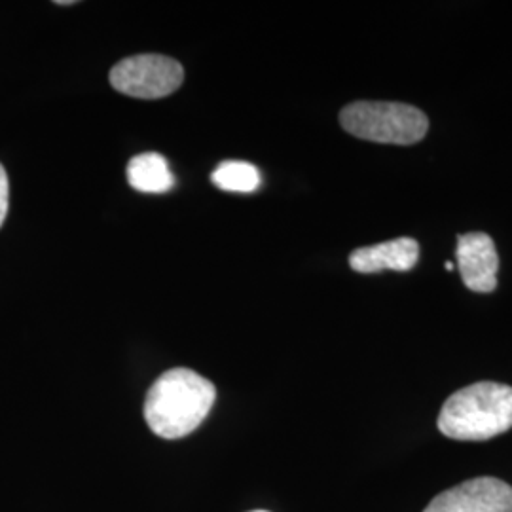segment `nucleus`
<instances>
[{
  "label": "nucleus",
  "mask_w": 512,
  "mask_h": 512,
  "mask_svg": "<svg viewBox=\"0 0 512 512\" xmlns=\"http://www.w3.org/2000/svg\"><path fill=\"white\" fill-rule=\"evenodd\" d=\"M215 399L217 389L207 378L190 368H171L148 389L143 412L154 435L183 439L202 425Z\"/></svg>",
  "instance_id": "1"
},
{
  "label": "nucleus",
  "mask_w": 512,
  "mask_h": 512,
  "mask_svg": "<svg viewBox=\"0 0 512 512\" xmlns=\"http://www.w3.org/2000/svg\"><path fill=\"white\" fill-rule=\"evenodd\" d=\"M440 433L454 440H488L512 429V387L478 382L456 391L440 410Z\"/></svg>",
  "instance_id": "2"
},
{
  "label": "nucleus",
  "mask_w": 512,
  "mask_h": 512,
  "mask_svg": "<svg viewBox=\"0 0 512 512\" xmlns=\"http://www.w3.org/2000/svg\"><path fill=\"white\" fill-rule=\"evenodd\" d=\"M349 135L382 145H416L427 135L429 118L423 110L395 101H357L340 112Z\"/></svg>",
  "instance_id": "3"
},
{
  "label": "nucleus",
  "mask_w": 512,
  "mask_h": 512,
  "mask_svg": "<svg viewBox=\"0 0 512 512\" xmlns=\"http://www.w3.org/2000/svg\"><path fill=\"white\" fill-rule=\"evenodd\" d=\"M183 65L158 54L133 55L116 63L110 71V86L137 99H162L181 88Z\"/></svg>",
  "instance_id": "4"
},
{
  "label": "nucleus",
  "mask_w": 512,
  "mask_h": 512,
  "mask_svg": "<svg viewBox=\"0 0 512 512\" xmlns=\"http://www.w3.org/2000/svg\"><path fill=\"white\" fill-rule=\"evenodd\" d=\"M423 512H512V488L492 476H480L437 495Z\"/></svg>",
  "instance_id": "5"
},
{
  "label": "nucleus",
  "mask_w": 512,
  "mask_h": 512,
  "mask_svg": "<svg viewBox=\"0 0 512 512\" xmlns=\"http://www.w3.org/2000/svg\"><path fill=\"white\" fill-rule=\"evenodd\" d=\"M463 285L473 293H494L499 272V255L494 239L484 232L461 234L456 247Z\"/></svg>",
  "instance_id": "6"
},
{
  "label": "nucleus",
  "mask_w": 512,
  "mask_h": 512,
  "mask_svg": "<svg viewBox=\"0 0 512 512\" xmlns=\"http://www.w3.org/2000/svg\"><path fill=\"white\" fill-rule=\"evenodd\" d=\"M418 260L420 243L412 238H397L355 249L349 255V266L359 274H378L384 270L410 272Z\"/></svg>",
  "instance_id": "7"
},
{
  "label": "nucleus",
  "mask_w": 512,
  "mask_h": 512,
  "mask_svg": "<svg viewBox=\"0 0 512 512\" xmlns=\"http://www.w3.org/2000/svg\"><path fill=\"white\" fill-rule=\"evenodd\" d=\"M128 183L145 194H164L175 186V175L162 154L145 152L129 160Z\"/></svg>",
  "instance_id": "8"
},
{
  "label": "nucleus",
  "mask_w": 512,
  "mask_h": 512,
  "mask_svg": "<svg viewBox=\"0 0 512 512\" xmlns=\"http://www.w3.org/2000/svg\"><path fill=\"white\" fill-rule=\"evenodd\" d=\"M211 181L224 192H241V194L255 192L256 188L262 183L260 173H258L255 165L238 162V160L222 162L213 171Z\"/></svg>",
  "instance_id": "9"
},
{
  "label": "nucleus",
  "mask_w": 512,
  "mask_h": 512,
  "mask_svg": "<svg viewBox=\"0 0 512 512\" xmlns=\"http://www.w3.org/2000/svg\"><path fill=\"white\" fill-rule=\"evenodd\" d=\"M8 203H10V183H8L6 169L0 164V228L8 215Z\"/></svg>",
  "instance_id": "10"
},
{
  "label": "nucleus",
  "mask_w": 512,
  "mask_h": 512,
  "mask_svg": "<svg viewBox=\"0 0 512 512\" xmlns=\"http://www.w3.org/2000/svg\"><path fill=\"white\" fill-rule=\"evenodd\" d=\"M444 268H446V270H448V272H452V270H454V268H456V266H454V264H452V262H446V264H444Z\"/></svg>",
  "instance_id": "11"
},
{
  "label": "nucleus",
  "mask_w": 512,
  "mask_h": 512,
  "mask_svg": "<svg viewBox=\"0 0 512 512\" xmlns=\"http://www.w3.org/2000/svg\"><path fill=\"white\" fill-rule=\"evenodd\" d=\"M249 512H270V511H249Z\"/></svg>",
  "instance_id": "12"
}]
</instances>
